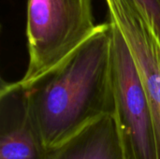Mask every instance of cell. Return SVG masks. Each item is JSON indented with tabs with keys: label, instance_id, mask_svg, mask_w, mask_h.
I'll list each match as a JSON object with an SVG mask.
<instances>
[{
	"label": "cell",
	"instance_id": "6da1fadb",
	"mask_svg": "<svg viewBox=\"0 0 160 159\" xmlns=\"http://www.w3.org/2000/svg\"><path fill=\"white\" fill-rule=\"evenodd\" d=\"M24 89L30 117L47 150L114 113L110 22Z\"/></svg>",
	"mask_w": 160,
	"mask_h": 159
},
{
	"label": "cell",
	"instance_id": "7a4b0ae2",
	"mask_svg": "<svg viewBox=\"0 0 160 159\" xmlns=\"http://www.w3.org/2000/svg\"><path fill=\"white\" fill-rule=\"evenodd\" d=\"M92 0H27L28 66L18 82L27 88L52 70L99 28Z\"/></svg>",
	"mask_w": 160,
	"mask_h": 159
},
{
	"label": "cell",
	"instance_id": "3957f363",
	"mask_svg": "<svg viewBox=\"0 0 160 159\" xmlns=\"http://www.w3.org/2000/svg\"><path fill=\"white\" fill-rule=\"evenodd\" d=\"M112 35V79L115 118L125 159H158L153 121L131 52L114 22Z\"/></svg>",
	"mask_w": 160,
	"mask_h": 159
},
{
	"label": "cell",
	"instance_id": "277c9868",
	"mask_svg": "<svg viewBox=\"0 0 160 159\" xmlns=\"http://www.w3.org/2000/svg\"><path fill=\"white\" fill-rule=\"evenodd\" d=\"M108 18L120 29L143 85L160 159V42L134 0H105Z\"/></svg>",
	"mask_w": 160,
	"mask_h": 159
},
{
	"label": "cell",
	"instance_id": "5b68a950",
	"mask_svg": "<svg viewBox=\"0 0 160 159\" xmlns=\"http://www.w3.org/2000/svg\"><path fill=\"white\" fill-rule=\"evenodd\" d=\"M47 149L30 117L25 89L2 82L0 90V159H45Z\"/></svg>",
	"mask_w": 160,
	"mask_h": 159
},
{
	"label": "cell",
	"instance_id": "8992f818",
	"mask_svg": "<svg viewBox=\"0 0 160 159\" xmlns=\"http://www.w3.org/2000/svg\"><path fill=\"white\" fill-rule=\"evenodd\" d=\"M45 159H125L115 114H107L47 151Z\"/></svg>",
	"mask_w": 160,
	"mask_h": 159
},
{
	"label": "cell",
	"instance_id": "52a82bcc",
	"mask_svg": "<svg viewBox=\"0 0 160 159\" xmlns=\"http://www.w3.org/2000/svg\"><path fill=\"white\" fill-rule=\"evenodd\" d=\"M160 42V0H134Z\"/></svg>",
	"mask_w": 160,
	"mask_h": 159
}]
</instances>
